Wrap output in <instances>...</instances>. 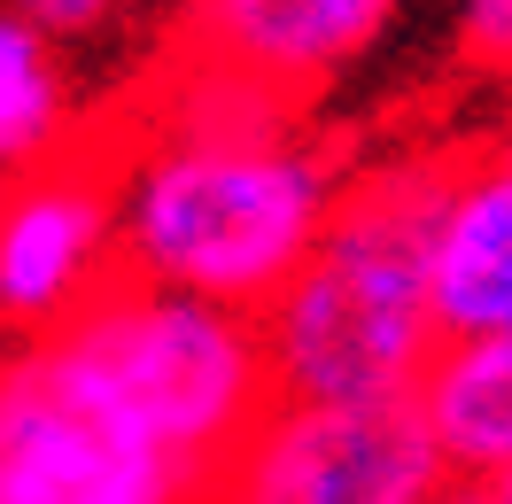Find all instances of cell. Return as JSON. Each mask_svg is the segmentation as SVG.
<instances>
[{
  "mask_svg": "<svg viewBox=\"0 0 512 504\" xmlns=\"http://www.w3.org/2000/svg\"><path fill=\"white\" fill-rule=\"evenodd\" d=\"M342 187L350 163L303 125V109L233 132L148 117L117 156L125 272L233 311H264L319 249Z\"/></svg>",
  "mask_w": 512,
  "mask_h": 504,
  "instance_id": "1",
  "label": "cell"
},
{
  "mask_svg": "<svg viewBox=\"0 0 512 504\" xmlns=\"http://www.w3.org/2000/svg\"><path fill=\"white\" fill-rule=\"evenodd\" d=\"M450 148H404L350 171L319 249L256 311L272 388L295 404H412L435 349V210Z\"/></svg>",
  "mask_w": 512,
  "mask_h": 504,
  "instance_id": "2",
  "label": "cell"
},
{
  "mask_svg": "<svg viewBox=\"0 0 512 504\" xmlns=\"http://www.w3.org/2000/svg\"><path fill=\"white\" fill-rule=\"evenodd\" d=\"M39 349L109 419H125L140 442H156L210 489L233 466V450L256 435V419L280 404L256 311L156 287L140 272H117L78 318L39 334Z\"/></svg>",
  "mask_w": 512,
  "mask_h": 504,
  "instance_id": "3",
  "label": "cell"
},
{
  "mask_svg": "<svg viewBox=\"0 0 512 504\" xmlns=\"http://www.w3.org/2000/svg\"><path fill=\"white\" fill-rule=\"evenodd\" d=\"M0 504H210V481L140 442L39 342L0 357Z\"/></svg>",
  "mask_w": 512,
  "mask_h": 504,
  "instance_id": "4",
  "label": "cell"
},
{
  "mask_svg": "<svg viewBox=\"0 0 512 504\" xmlns=\"http://www.w3.org/2000/svg\"><path fill=\"white\" fill-rule=\"evenodd\" d=\"M450 466L419 404H280L233 450L210 504H435Z\"/></svg>",
  "mask_w": 512,
  "mask_h": 504,
  "instance_id": "5",
  "label": "cell"
},
{
  "mask_svg": "<svg viewBox=\"0 0 512 504\" xmlns=\"http://www.w3.org/2000/svg\"><path fill=\"white\" fill-rule=\"evenodd\" d=\"M125 272V210H117V156L63 148L16 171L0 202V334L39 342L78 318Z\"/></svg>",
  "mask_w": 512,
  "mask_h": 504,
  "instance_id": "6",
  "label": "cell"
},
{
  "mask_svg": "<svg viewBox=\"0 0 512 504\" xmlns=\"http://www.w3.org/2000/svg\"><path fill=\"white\" fill-rule=\"evenodd\" d=\"M404 0H187L179 55L264 78L272 94L311 101L388 32Z\"/></svg>",
  "mask_w": 512,
  "mask_h": 504,
  "instance_id": "7",
  "label": "cell"
},
{
  "mask_svg": "<svg viewBox=\"0 0 512 504\" xmlns=\"http://www.w3.org/2000/svg\"><path fill=\"white\" fill-rule=\"evenodd\" d=\"M435 318L458 334H512V148H450L435 210Z\"/></svg>",
  "mask_w": 512,
  "mask_h": 504,
  "instance_id": "8",
  "label": "cell"
},
{
  "mask_svg": "<svg viewBox=\"0 0 512 504\" xmlns=\"http://www.w3.org/2000/svg\"><path fill=\"white\" fill-rule=\"evenodd\" d=\"M419 419L450 481H497L512 466V334H458L419 380Z\"/></svg>",
  "mask_w": 512,
  "mask_h": 504,
  "instance_id": "9",
  "label": "cell"
},
{
  "mask_svg": "<svg viewBox=\"0 0 512 504\" xmlns=\"http://www.w3.org/2000/svg\"><path fill=\"white\" fill-rule=\"evenodd\" d=\"M63 39H47L32 16L0 8V156L16 171L70 148V86H63Z\"/></svg>",
  "mask_w": 512,
  "mask_h": 504,
  "instance_id": "10",
  "label": "cell"
},
{
  "mask_svg": "<svg viewBox=\"0 0 512 504\" xmlns=\"http://www.w3.org/2000/svg\"><path fill=\"white\" fill-rule=\"evenodd\" d=\"M458 47L489 78H512V0H458Z\"/></svg>",
  "mask_w": 512,
  "mask_h": 504,
  "instance_id": "11",
  "label": "cell"
},
{
  "mask_svg": "<svg viewBox=\"0 0 512 504\" xmlns=\"http://www.w3.org/2000/svg\"><path fill=\"white\" fill-rule=\"evenodd\" d=\"M117 8H125V0H16V16H32L47 39H86V32H101Z\"/></svg>",
  "mask_w": 512,
  "mask_h": 504,
  "instance_id": "12",
  "label": "cell"
},
{
  "mask_svg": "<svg viewBox=\"0 0 512 504\" xmlns=\"http://www.w3.org/2000/svg\"><path fill=\"white\" fill-rule=\"evenodd\" d=\"M435 504H497V489H489V481H450Z\"/></svg>",
  "mask_w": 512,
  "mask_h": 504,
  "instance_id": "13",
  "label": "cell"
},
{
  "mask_svg": "<svg viewBox=\"0 0 512 504\" xmlns=\"http://www.w3.org/2000/svg\"><path fill=\"white\" fill-rule=\"evenodd\" d=\"M489 489H497V504H512V466L497 473V481H489Z\"/></svg>",
  "mask_w": 512,
  "mask_h": 504,
  "instance_id": "14",
  "label": "cell"
},
{
  "mask_svg": "<svg viewBox=\"0 0 512 504\" xmlns=\"http://www.w3.org/2000/svg\"><path fill=\"white\" fill-rule=\"evenodd\" d=\"M8 187H16V163L0 156V202H8Z\"/></svg>",
  "mask_w": 512,
  "mask_h": 504,
  "instance_id": "15",
  "label": "cell"
},
{
  "mask_svg": "<svg viewBox=\"0 0 512 504\" xmlns=\"http://www.w3.org/2000/svg\"><path fill=\"white\" fill-rule=\"evenodd\" d=\"M497 140H505V148H512V125H505V132H497Z\"/></svg>",
  "mask_w": 512,
  "mask_h": 504,
  "instance_id": "16",
  "label": "cell"
}]
</instances>
